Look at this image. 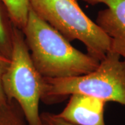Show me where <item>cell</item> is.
Instances as JSON below:
<instances>
[{
  "mask_svg": "<svg viewBox=\"0 0 125 125\" xmlns=\"http://www.w3.org/2000/svg\"><path fill=\"white\" fill-rule=\"evenodd\" d=\"M22 31L33 65L44 78L81 76L93 71L99 65V60L73 47L31 9Z\"/></svg>",
  "mask_w": 125,
  "mask_h": 125,
  "instance_id": "cell-1",
  "label": "cell"
},
{
  "mask_svg": "<svg viewBox=\"0 0 125 125\" xmlns=\"http://www.w3.org/2000/svg\"><path fill=\"white\" fill-rule=\"evenodd\" d=\"M13 23L2 0H0V54L10 59L13 49Z\"/></svg>",
  "mask_w": 125,
  "mask_h": 125,
  "instance_id": "cell-7",
  "label": "cell"
},
{
  "mask_svg": "<svg viewBox=\"0 0 125 125\" xmlns=\"http://www.w3.org/2000/svg\"><path fill=\"white\" fill-rule=\"evenodd\" d=\"M90 5L104 4L95 23L110 38L109 51L125 60V0H81Z\"/></svg>",
  "mask_w": 125,
  "mask_h": 125,
  "instance_id": "cell-5",
  "label": "cell"
},
{
  "mask_svg": "<svg viewBox=\"0 0 125 125\" xmlns=\"http://www.w3.org/2000/svg\"><path fill=\"white\" fill-rule=\"evenodd\" d=\"M40 120L42 125H74L58 117L57 114L49 112H43L40 113Z\"/></svg>",
  "mask_w": 125,
  "mask_h": 125,
  "instance_id": "cell-10",
  "label": "cell"
},
{
  "mask_svg": "<svg viewBox=\"0 0 125 125\" xmlns=\"http://www.w3.org/2000/svg\"><path fill=\"white\" fill-rule=\"evenodd\" d=\"M10 63V59L0 54V104H4L8 102V99L5 96L4 93L3 91L1 79L4 72L8 68Z\"/></svg>",
  "mask_w": 125,
  "mask_h": 125,
  "instance_id": "cell-11",
  "label": "cell"
},
{
  "mask_svg": "<svg viewBox=\"0 0 125 125\" xmlns=\"http://www.w3.org/2000/svg\"><path fill=\"white\" fill-rule=\"evenodd\" d=\"M8 101L14 100L22 111L28 125H42L39 104L44 77L36 70L22 30L15 27L10 63L1 79Z\"/></svg>",
  "mask_w": 125,
  "mask_h": 125,
  "instance_id": "cell-4",
  "label": "cell"
},
{
  "mask_svg": "<svg viewBox=\"0 0 125 125\" xmlns=\"http://www.w3.org/2000/svg\"><path fill=\"white\" fill-rule=\"evenodd\" d=\"M30 9L68 41L79 40L99 61L110 49V38L82 10L77 0H29Z\"/></svg>",
  "mask_w": 125,
  "mask_h": 125,
  "instance_id": "cell-3",
  "label": "cell"
},
{
  "mask_svg": "<svg viewBox=\"0 0 125 125\" xmlns=\"http://www.w3.org/2000/svg\"><path fill=\"white\" fill-rule=\"evenodd\" d=\"M106 102L83 94L74 93L58 117L74 125H106L104 108Z\"/></svg>",
  "mask_w": 125,
  "mask_h": 125,
  "instance_id": "cell-6",
  "label": "cell"
},
{
  "mask_svg": "<svg viewBox=\"0 0 125 125\" xmlns=\"http://www.w3.org/2000/svg\"><path fill=\"white\" fill-rule=\"evenodd\" d=\"M9 11L14 26L22 30L27 22L29 11V0H2Z\"/></svg>",
  "mask_w": 125,
  "mask_h": 125,
  "instance_id": "cell-8",
  "label": "cell"
},
{
  "mask_svg": "<svg viewBox=\"0 0 125 125\" xmlns=\"http://www.w3.org/2000/svg\"><path fill=\"white\" fill-rule=\"evenodd\" d=\"M74 93L83 94L125 106V60L108 51L97 67L83 75L62 79L44 78L41 101L52 104Z\"/></svg>",
  "mask_w": 125,
  "mask_h": 125,
  "instance_id": "cell-2",
  "label": "cell"
},
{
  "mask_svg": "<svg viewBox=\"0 0 125 125\" xmlns=\"http://www.w3.org/2000/svg\"><path fill=\"white\" fill-rule=\"evenodd\" d=\"M0 125H28L21 108L14 100L0 104Z\"/></svg>",
  "mask_w": 125,
  "mask_h": 125,
  "instance_id": "cell-9",
  "label": "cell"
}]
</instances>
